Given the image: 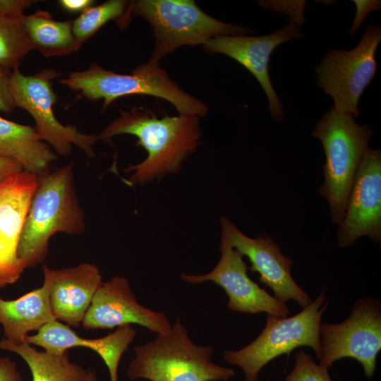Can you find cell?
<instances>
[{
	"label": "cell",
	"instance_id": "cell-1",
	"mask_svg": "<svg viewBox=\"0 0 381 381\" xmlns=\"http://www.w3.org/2000/svg\"><path fill=\"white\" fill-rule=\"evenodd\" d=\"M121 134L135 135L137 145L147 154L143 162L124 169L132 172L129 178L132 184H145L177 173L197 150L202 138L198 116L179 114L159 119L140 109L121 111L98 136L99 140L108 141Z\"/></svg>",
	"mask_w": 381,
	"mask_h": 381
},
{
	"label": "cell",
	"instance_id": "cell-2",
	"mask_svg": "<svg viewBox=\"0 0 381 381\" xmlns=\"http://www.w3.org/2000/svg\"><path fill=\"white\" fill-rule=\"evenodd\" d=\"M73 166L71 162L37 174V186L18 246V256L25 268L43 261L49 241L54 234L77 235L85 229L84 214L73 183Z\"/></svg>",
	"mask_w": 381,
	"mask_h": 381
},
{
	"label": "cell",
	"instance_id": "cell-3",
	"mask_svg": "<svg viewBox=\"0 0 381 381\" xmlns=\"http://www.w3.org/2000/svg\"><path fill=\"white\" fill-rule=\"evenodd\" d=\"M212 351L211 346L193 342L177 318L167 333L134 348L126 374L131 380L150 381L229 380L235 371L214 363Z\"/></svg>",
	"mask_w": 381,
	"mask_h": 381
},
{
	"label": "cell",
	"instance_id": "cell-4",
	"mask_svg": "<svg viewBox=\"0 0 381 381\" xmlns=\"http://www.w3.org/2000/svg\"><path fill=\"white\" fill-rule=\"evenodd\" d=\"M373 129L360 126L351 113H339L331 108L318 123L312 136L323 146L326 162L319 193L329 206L332 221L340 224L344 217L348 198Z\"/></svg>",
	"mask_w": 381,
	"mask_h": 381
},
{
	"label": "cell",
	"instance_id": "cell-5",
	"mask_svg": "<svg viewBox=\"0 0 381 381\" xmlns=\"http://www.w3.org/2000/svg\"><path fill=\"white\" fill-rule=\"evenodd\" d=\"M59 81L89 100L102 99L103 111L121 97L144 95L167 100L179 114L202 117L208 112L205 103L182 90L159 65L147 62L135 67L131 75L116 73L93 63L87 70L70 72Z\"/></svg>",
	"mask_w": 381,
	"mask_h": 381
},
{
	"label": "cell",
	"instance_id": "cell-6",
	"mask_svg": "<svg viewBox=\"0 0 381 381\" xmlns=\"http://www.w3.org/2000/svg\"><path fill=\"white\" fill-rule=\"evenodd\" d=\"M138 16L152 30L155 47L147 63L159 65L166 55L183 46L204 44L220 35H242L253 31L218 20L193 0H138L129 1L126 21Z\"/></svg>",
	"mask_w": 381,
	"mask_h": 381
},
{
	"label": "cell",
	"instance_id": "cell-7",
	"mask_svg": "<svg viewBox=\"0 0 381 381\" xmlns=\"http://www.w3.org/2000/svg\"><path fill=\"white\" fill-rule=\"evenodd\" d=\"M322 291L298 314L282 318L267 314L265 326L250 344L238 350H224V360L240 368L244 381H258L260 370L283 354L289 356L299 346L311 347L318 359L320 354V328L328 306Z\"/></svg>",
	"mask_w": 381,
	"mask_h": 381
},
{
	"label": "cell",
	"instance_id": "cell-8",
	"mask_svg": "<svg viewBox=\"0 0 381 381\" xmlns=\"http://www.w3.org/2000/svg\"><path fill=\"white\" fill-rule=\"evenodd\" d=\"M320 342V365L329 369L337 361L351 358L362 365L365 377H372L381 349L380 301L370 297L360 298L343 322L321 324Z\"/></svg>",
	"mask_w": 381,
	"mask_h": 381
},
{
	"label": "cell",
	"instance_id": "cell-9",
	"mask_svg": "<svg viewBox=\"0 0 381 381\" xmlns=\"http://www.w3.org/2000/svg\"><path fill=\"white\" fill-rule=\"evenodd\" d=\"M380 40V26L368 25L353 49L330 50L315 68L318 84L333 98L337 112L358 116V100L377 69L375 52Z\"/></svg>",
	"mask_w": 381,
	"mask_h": 381
},
{
	"label": "cell",
	"instance_id": "cell-10",
	"mask_svg": "<svg viewBox=\"0 0 381 381\" xmlns=\"http://www.w3.org/2000/svg\"><path fill=\"white\" fill-rule=\"evenodd\" d=\"M59 75L53 68L30 75H23L18 69L13 71L10 87L16 106L30 113L35 120L37 134L59 155L71 154L73 144L92 158L95 155L92 146L99 140L98 135L84 134L75 126H64L54 114L53 106L57 97L52 90V80Z\"/></svg>",
	"mask_w": 381,
	"mask_h": 381
},
{
	"label": "cell",
	"instance_id": "cell-11",
	"mask_svg": "<svg viewBox=\"0 0 381 381\" xmlns=\"http://www.w3.org/2000/svg\"><path fill=\"white\" fill-rule=\"evenodd\" d=\"M220 223L221 241L248 258L250 272L260 274V282L270 288L276 298L284 303L294 301L302 308L312 302L308 294L291 277L294 262L282 253L271 237L267 234L254 238L248 237L225 217L221 218Z\"/></svg>",
	"mask_w": 381,
	"mask_h": 381
},
{
	"label": "cell",
	"instance_id": "cell-12",
	"mask_svg": "<svg viewBox=\"0 0 381 381\" xmlns=\"http://www.w3.org/2000/svg\"><path fill=\"white\" fill-rule=\"evenodd\" d=\"M221 258L212 271L204 274H181V278L192 284L212 282L222 287L229 297L230 310L246 314L266 313L286 318L290 310L285 303L269 294L248 275L243 255L221 241Z\"/></svg>",
	"mask_w": 381,
	"mask_h": 381
},
{
	"label": "cell",
	"instance_id": "cell-13",
	"mask_svg": "<svg viewBox=\"0 0 381 381\" xmlns=\"http://www.w3.org/2000/svg\"><path fill=\"white\" fill-rule=\"evenodd\" d=\"M381 241V152L368 148L361 162L349 193L337 241L345 248L358 238Z\"/></svg>",
	"mask_w": 381,
	"mask_h": 381
},
{
	"label": "cell",
	"instance_id": "cell-14",
	"mask_svg": "<svg viewBox=\"0 0 381 381\" xmlns=\"http://www.w3.org/2000/svg\"><path fill=\"white\" fill-rule=\"evenodd\" d=\"M133 324L156 334L167 333L172 325L165 313L147 308L137 301L126 277L115 275L102 282L81 326L85 329H111Z\"/></svg>",
	"mask_w": 381,
	"mask_h": 381
},
{
	"label": "cell",
	"instance_id": "cell-15",
	"mask_svg": "<svg viewBox=\"0 0 381 381\" xmlns=\"http://www.w3.org/2000/svg\"><path fill=\"white\" fill-rule=\"evenodd\" d=\"M37 183V174L23 170L0 185V289L15 283L25 269L18 246Z\"/></svg>",
	"mask_w": 381,
	"mask_h": 381
},
{
	"label": "cell",
	"instance_id": "cell-16",
	"mask_svg": "<svg viewBox=\"0 0 381 381\" xmlns=\"http://www.w3.org/2000/svg\"><path fill=\"white\" fill-rule=\"evenodd\" d=\"M301 36L298 27L291 22L273 33L264 36H217L205 42L203 48L210 54L226 55L246 68L266 93L271 115L276 121H282L284 115L283 106L270 82L268 62L272 51L279 44Z\"/></svg>",
	"mask_w": 381,
	"mask_h": 381
},
{
	"label": "cell",
	"instance_id": "cell-17",
	"mask_svg": "<svg viewBox=\"0 0 381 381\" xmlns=\"http://www.w3.org/2000/svg\"><path fill=\"white\" fill-rule=\"evenodd\" d=\"M43 274L55 319L69 327H80L102 282L99 268L87 262L61 270L43 265Z\"/></svg>",
	"mask_w": 381,
	"mask_h": 381
},
{
	"label": "cell",
	"instance_id": "cell-18",
	"mask_svg": "<svg viewBox=\"0 0 381 381\" xmlns=\"http://www.w3.org/2000/svg\"><path fill=\"white\" fill-rule=\"evenodd\" d=\"M136 334V329L132 325H126L100 338H84L78 336L68 325L54 320L45 325L36 334L28 335L25 342L56 354H63L75 346L90 348L103 360L108 368L110 381H118L121 358Z\"/></svg>",
	"mask_w": 381,
	"mask_h": 381
},
{
	"label": "cell",
	"instance_id": "cell-19",
	"mask_svg": "<svg viewBox=\"0 0 381 381\" xmlns=\"http://www.w3.org/2000/svg\"><path fill=\"white\" fill-rule=\"evenodd\" d=\"M54 320L48 286L44 282L41 287L16 299L4 300L0 297V325L4 338L10 341L24 343L30 332H38Z\"/></svg>",
	"mask_w": 381,
	"mask_h": 381
},
{
	"label": "cell",
	"instance_id": "cell-20",
	"mask_svg": "<svg viewBox=\"0 0 381 381\" xmlns=\"http://www.w3.org/2000/svg\"><path fill=\"white\" fill-rule=\"evenodd\" d=\"M0 157L15 159L25 171L38 174L49 169L57 156L35 128L0 117Z\"/></svg>",
	"mask_w": 381,
	"mask_h": 381
},
{
	"label": "cell",
	"instance_id": "cell-21",
	"mask_svg": "<svg viewBox=\"0 0 381 381\" xmlns=\"http://www.w3.org/2000/svg\"><path fill=\"white\" fill-rule=\"evenodd\" d=\"M20 21L32 49L45 56L67 55L80 47L73 34V21L56 20L44 11L24 14Z\"/></svg>",
	"mask_w": 381,
	"mask_h": 381
},
{
	"label": "cell",
	"instance_id": "cell-22",
	"mask_svg": "<svg viewBox=\"0 0 381 381\" xmlns=\"http://www.w3.org/2000/svg\"><path fill=\"white\" fill-rule=\"evenodd\" d=\"M0 350L20 356L30 370L32 381H83L89 373L70 361L68 351L56 354L37 351L27 342L16 344L5 338L0 340Z\"/></svg>",
	"mask_w": 381,
	"mask_h": 381
},
{
	"label": "cell",
	"instance_id": "cell-23",
	"mask_svg": "<svg viewBox=\"0 0 381 381\" xmlns=\"http://www.w3.org/2000/svg\"><path fill=\"white\" fill-rule=\"evenodd\" d=\"M129 1L109 0L102 4L84 10L72 23L75 39L81 44L110 20H115L121 28L126 27L125 18Z\"/></svg>",
	"mask_w": 381,
	"mask_h": 381
},
{
	"label": "cell",
	"instance_id": "cell-24",
	"mask_svg": "<svg viewBox=\"0 0 381 381\" xmlns=\"http://www.w3.org/2000/svg\"><path fill=\"white\" fill-rule=\"evenodd\" d=\"M20 19L0 17V66L12 71L32 50Z\"/></svg>",
	"mask_w": 381,
	"mask_h": 381
},
{
	"label": "cell",
	"instance_id": "cell-25",
	"mask_svg": "<svg viewBox=\"0 0 381 381\" xmlns=\"http://www.w3.org/2000/svg\"><path fill=\"white\" fill-rule=\"evenodd\" d=\"M284 381H332L328 368L317 364L302 349L295 354V365Z\"/></svg>",
	"mask_w": 381,
	"mask_h": 381
},
{
	"label": "cell",
	"instance_id": "cell-26",
	"mask_svg": "<svg viewBox=\"0 0 381 381\" xmlns=\"http://www.w3.org/2000/svg\"><path fill=\"white\" fill-rule=\"evenodd\" d=\"M12 73V71L0 66V111L6 114L16 107L10 87Z\"/></svg>",
	"mask_w": 381,
	"mask_h": 381
},
{
	"label": "cell",
	"instance_id": "cell-27",
	"mask_svg": "<svg viewBox=\"0 0 381 381\" xmlns=\"http://www.w3.org/2000/svg\"><path fill=\"white\" fill-rule=\"evenodd\" d=\"M36 2L30 0H0V17L20 18L24 11Z\"/></svg>",
	"mask_w": 381,
	"mask_h": 381
},
{
	"label": "cell",
	"instance_id": "cell-28",
	"mask_svg": "<svg viewBox=\"0 0 381 381\" xmlns=\"http://www.w3.org/2000/svg\"><path fill=\"white\" fill-rule=\"evenodd\" d=\"M356 7V12L349 32L355 35L362 23L372 11L380 8V1H353Z\"/></svg>",
	"mask_w": 381,
	"mask_h": 381
},
{
	"label": "cell",
	"instance_id": "cell-29",
	"mask_svg": "<svg viewBox=\"0 0 381 381\" xmlns=\"http://www.w3.org/2000/svg\"><path fill=\"white\" fill-rule=\"evenodd\" d=\"M0 381H25L15 361L0 356Z\"/></svg>",
	"mask_w": 381,
	"mask_h": 381
},
{
	"label": "cell",
	"instance_id": "cell-30",
	"mask_svg": "<svg viewBox=\"0 0 381 381\" xmlns=\"http://www.w3.org/2000/svg\"><path fill=\"white\" fill-rule=\"evenodd\" d=\"M23 170V166L18 161L0 157V185L13 174Z\"/></svg>",
	"mask_w": 381,
	"mask_h": 381
},
{
	"label": "cell",
	"instance_id": "cell-31",
	"mask_svg": "<svg viewBox=\"0 0 381 381\" xmlns=\"http://www.w3.org/2000/svg\"><path fill=\"white\" fill-rule=\"evenodd\" d=\"M92 0H60L59 4L66 11L71 13L83 12L93 5Z\"/></svg>",
	"mask_w": 381,
	"mask_h": 381
},
{
	"label": "cell",
	"instance_id": "cell-32",
	"mask_svg": "<svg viewBox=\"0 0 381 381\" xmlns=\"http://www.w3.org/2000/svg\"><path fill=\"white\" fill-rule=\"evenodd\" d=\"M83 381H97L95 372L90 369L87 376Z\"/></svg>",
	"mask_w": 381,
	"mask_h": 381
}]
</instances>
